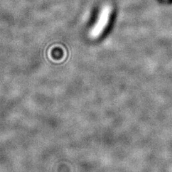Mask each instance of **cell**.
<instances>
[{
	"instance_id": "6da1fadb",
	"label": "cell",
	"mask_w": 172,
	"mask_h": 172,
	"mask_svg": "<svg viewBox=\"0 0 172 172\" xmlns=\"http://www.w3.org/2000/svg\"><path fill=\"white\" fill-rule=\"evenodd\" d=\"M111 10L112 8L110 5H105L102 8L96 24L89 32L90 38H98L103 33L109 22Z\"/></svg>"
}]
</instances>
